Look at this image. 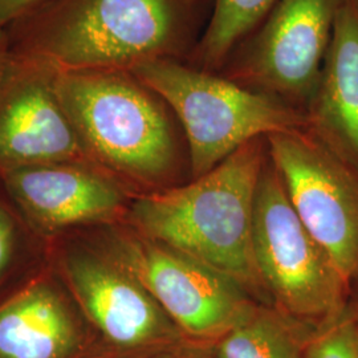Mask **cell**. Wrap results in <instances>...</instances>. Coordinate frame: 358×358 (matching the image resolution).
Instances as JSON below:
<instances>
[{"instance_id":"obj_1","label":"cell","mask_w":358,"mask_h":358,"mask_svg":"<svg viewBox=\"0 0 358 358\" xmlns=\"http://www.w3.org/2000/svg\"><path fill=\"white\" fill-rule=\"evenodd\" d=\"M198 0H50L6 28L8 48L60 71L187 62L199 41Z\"/></svg>"},{"instance_id":"obj_2","label":"cell","mask_w":358,"mask_h":358,"mask_svg":"<svg viewBox=\"0 0 358 358\" xmlns=\"http://www.w3.org/2000/svg\"><path fill=\"white\" fill-rule=\"evenodd\" d=\"M266 159V137L248 142L192 183L140 196L129 207V223L222 272L248 294H266L254 256L256 192Z\"/></svg>"},{"instance_id":"obj_3","label":"cell","mask_w":358,"mask_h":358,"mask_svg":"<svg viewBox=\"0 0 358 358\" xmlns=\"http://www.w3.org/2000/svg\"><path fill=\"white\" fill-rule=\"evenodd\" d=\"M57 93L85 153L106 173L145 186L176 174L178 120L133 71H60Z\"/></svg>"},{"instance_id":"obj_4","label":"cell","mask_w":358,"mask_h":358,"mask_svg":"<svg viewBox=\"0 0 358 358\" xmlns=\"http://www.w3.org/2000/svg\"><path fill=\"white\" fill-rule=\"evenodd\" d=\"M130 71L166 101L178 120L192 178L208 173L248 142L307 128L304 112L185 60L159 59Z\"/></svg>"},{"instance_id":"obj_5","label":"cell","mask_w":358,"mask_h":358,"mask_svg":"<svg viewBox=\"0 0 358 358\" xmlns=\"http://www.w3.org/2000/svg\"><path fill=\"white\" fill-rule=\"evenodd\" d=\"M254 256L266 294L317 329L345 309L353 288L294 211L268 153L256 192Z\"/></svg>"},{"instance_id":"obj_6","label":"cell","mask_w":358,"mask_h":358,"mask_svg":"<svg viewBox=\"0 0 358 358\" xmlns=\"http://www.w3.org/2000/svg\"><path fill=\"white\" fill-rule=\"evenodd\" d=\"M343 0H278L217 72L307 112Z\"/></svg>"},{"instance_id":"obj_7","label":"cell","mask_w":358,"mask_h":358,"mask_svg":"<svg viewBox=\"0 0 358 358\" xmlns=\"http://www.w3.org/2000/svg\"><path fill=\"white\" fill-rule=\"evenodd\" d=\"M106 254L141 282L192 341L213 345L256 304L229 276L134 230L115 232Z\"/></svg>"},{"instance_id":"obj_8","label":"cell","mask_w":358,"mask_h":358,"mask_svg":"<svg viewBox=\"0 0 358 358\" xmlns=\"http://www.w3.org/2000/svg\"><path fill=\"white\" fill-rule=\"evenodd\" d=\"M269 161L307 230L358 287V170L307 128L266 137Z\"/></svg>"},{"instance_id":"obj_9","label":"cell","mask_w":358,"mask_h":358,"mask_svg":"<svg viewBox=\"0 0 358 358\" xmlns=\"http://www.w3.org/2000/svg\"><path fill=\"white\" fill-rule=\"evenodd\" d=\"M59 75L60 69L43 59L7 53L0 68V173L92 162L59 99Z\"/></svg>"},{"instance_id":"obj_10","label":"cell","mask_w":358,"mask_h":358,"mask_svg":"<svg viewBox=\"0 0 358 358\" xmlns=\"http://www.w3.org/2000/svg\"><path fill=\"white\" fill-rule=\"evenodd\" d=\"M60 268L73 301L105 345L145 349L190 340L141 282L106 252L68 251Z\"/></svg>"},{"instance_id":"obj_11","label":"cell","mask_w":358,"mask_h":358,"mask_svg":"<svg viewBox=\"0 0 358 358\" xmlns=\"http://www.w3.org/2000/svg\"><path fill=\"white\" fill-rule=\"evenodd\" d=\"M4 187L40 230L113 222L125 213L120 180L93 162H56L0 173Z\"/></svg>"},{"instance_id":"obj_12","label":"cell","mask_w":358,"mask_h":358,"mask_svg":"<svg viewBox=\"0 0 358 358\" xmlns=\"http://www.w3.org/2000/svg\"><path fill=\"white\" fill-rule=\"evenodd\" d=\"M101 344L50 279L32 280L0 303V358H83Z\"/></svg>"},{"instance_id":"obj_13","label":"cell","mask_w":358,"mask_h":358,"mask_svg":"<svg viewBox=\"0 0 358 358\" xmlns=\"http://www.w3.org/2000/svg\"><path fill=\"white\" fill-rule=\"evenodd\" d=\"M307 129L358 170V4L343 0L317 88L308 105Z\"/></svg>"},{"instance_id":"obj_14","label":"cell","mask_w":358,"mask_h":358,"mask_svg":"<svg viewBox=\"0 0 358 358\" xmlns=\"http://www.w3.org/2000/svg\"><path fill=\"white\" fill-rule=\"evenodd\" d=\"M315 331L273 306L256 303L213 344V358H304Z\"/></svg>"},{"instance_id":"obj_15","label":"cell","mask_w":358,"mask_h":358,"mask_svg":"<svg viewBox=\"0 0 358 358\" xmlns=\"http://www.w3.org/2000/svg\"><path fill=\"white\" fill-rule=\"evenodd\" d=\"M278 0H213V8L199 41L187 60L217 73L231 52L267 15Z\"/></svg>"},{"instance_id":"obj_16","label":"cell","mask_w":358,"mask_h":358,"mask_svg":"<svg viewBox=\"0 0 358 358\" xmlns=\"http://www.w3.org/2000/svg\"><path fill=\"white\" fill-rule=\"evenodd\" d=\"M304 358H358V309L352 301L313 332Z\"/></svg>"},{"instance_id":"obj_17","label":"cell","mask_w":358,"mask_h":358,"mask_svg":"<svg viewBox=\"0 0 358 358\" xmlns=\"http://www.w3.org/2000/svg\"><path fill=\"white\" fill-rule=\"evenodd\" d=\"M83 358H213V345L192 340L145 349H118L101 344Z\"/></svg>"},{"instance_id":"obj_18","label":"cell","mask_w":358,"mask_h":358,"mask_svg":"<svg viewBox=\"0 0 358 358\" xmlns=\"http://www.w3.org/2000/svg\"><path fill=\"white\" fill-rule=\"evenodd\" d=\"M16 232L13 219L0 206V280L13 262Z\"/></svg>"},{"instance_id":"obj_19","label":"cell","mask_w":358,"mask_h":358,"mask_svg":"<svg viewBox=\"0 0 358 358\" xmlns=\"http://www.w3.org/2000/svg\"><path fill=\"white\" fill-rule=\"evenodd\" d=\"M47 1L50 0H0V27L7 28Z\"/></svg>"},{"instance_id":"obj_20","label":"cell","mask_w":358,"mask_h":358,"mask_svg":"<svg viewBox=\"0 0 358 358\" xmlns=\"http://www.w3.org/2000/svg\"><path fill=\"white\" fill-rule=\"evenodd\" d=\"M10 51L8 48V36H7V31L6 28L0 27V68L3 65V62L7 56V53Z\"/></svg>"},{"instance_id":"obj_21","label":"cell","mask_w":358,"mask_h":358,"mask_svg":"<svg viewBox=\"0 0 358 358\" xmlns=\"http://www.w3.org/2000/svg\"><path fill=\"white\" fill-rule=\"evenodd\" d=\"M352 303H353V304H355V307L358 309V297L357 299H353V297H352Z\"/></svg>"},{"instance_id":"obj_22","label":"cell","mask_w":358,"mask_h":358,"mask_svg":"<svg viewBox=\"0 0 358 358\" xmlns=\"http://www.w3.org/2000/svg\"><path fill=\"white\" fill-rule=\"evenodd\" d=\"M355 1H356V3H357V4H358V0H355Z\"/></svg>"}]
</instances>
